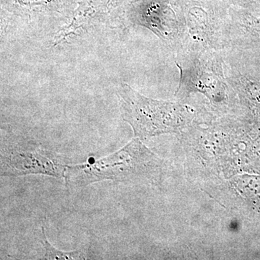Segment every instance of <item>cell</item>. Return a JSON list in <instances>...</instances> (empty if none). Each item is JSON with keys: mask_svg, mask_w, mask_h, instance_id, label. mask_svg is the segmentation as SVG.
<instances>
[{"mask_svg": "<svg viewBox=\"0 0 260 260\" xmlns=\"http://www.w3.org/2000/svg\"><path fill=\"white\" fill-rule=\"evenodd\" d=\"M65 168L54 157L39 149L29 150L15 148L2 150V176L43 174L64 177Z\"/></svg>", "mask_w": 260, "mask_h": 260, "instance_id": "obj_3", "label": "cell"}, {"mask_svg": "<svg viewBox=\"0 0 260 260\" xmlns=\"http://www.w3.org/2000/svg\"><path fill=\"white\" fill-rule=\"evenodd\" d=\"M162 160L138 139L115 153L94 161L67 166L64 178L68 189H75L104 180L119 182H154L158 179Z\"/></svg>", "mask_w": 260, "mask_h": 260, "instance_id": "obj_1", "label": "cell"}, {"mask_svg": "<svg viewBox=\"0 0 260 260\" xmlns=\"http://www.w3.org/2000/svg\"><path fill=\"white\" fill-rule=\"evenodd\" d=\"M14 5L21 7L24 9H30L38 6L50 5L54 0H12Z\"/></svg>", "mask_w": 260, "mask_h": 260, "instance_id": "obj_5", "label": "cell"}, {"mask_svg": "<svg viewBox=\"0 0 260 260\" xmlns=\"http://www.w3.org/2000/svg\"><path fill=\"white\" fill-rule=\"evenodd\" d=\"M118 94L123 119L141 139L177 131L184 124L185 113L177 104L148 99L125 83L121 84Z\"/></svg>", "mask_w": 260, "mask_h": 260, "instance_id": "obj_2", "label": "cell"}, {"mask_svg": "<svg viewBox=\"0 0 260 260\" xmlns=\"http://www.w3.org/2000/svg\"><path fill=\"white\" fill-rule=\"evenodd\" d=\"M43 245L45 248L46 253L44 254V259H83V255L80 251H60L54 247L50 242L48 241L46 237L45 229L42 228Z\"/></svg>", "mask_w": 260, "mask_h": 260, "instance_id": "obj_4", "label": "cell"}]
</instances>
